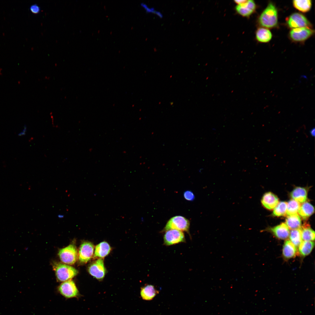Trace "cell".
<instances>
[{"label": "cell", "instance_id": "1", "mask_svg": "<svg viewBox=\"0 0 315 315\" xmlns=\"http://www.w3.org/2000/svg\"><path fill=\"white\" fill-rule=\"evenodd\" d=\"M259 22L262 26L267 28H272L277 26V11L272 3H270L261 13L259 18Z\"/></svg>", "mask_w": 315, "mask_h": 315}, {"label": "cell", "instance_id": "2", "mask_svg": "<svg viewBox=\"0 0 315 315\" xmlns=\"http://www.w3.org/2000/svg\"><path fill=\"white\" fill-rule=\"evenodd\" d=\"M53 268L57 280L60 281L70 280L78 273V270L73 267L61 263H54Z\"/></svg>", "mask_w": 315, "mask_h": 315}, {"label": "cell", "instance_id": "3", "mask_svg": "<svg viewBox=\"0 0 315 315\" xmlns=\"http://www.w3.org/2000/svg\"><path fill=\"white\" fill-rule=\"evenodd\" d=\"M190 222L182 216H176L171 218L167 222L161 232H164L171 229H176L185 232L190 235Z\"/></svg>", "mask_w": 315, "mask_h": 315}, {"label": "cell", "instance_id": "4", "mask_svg": "<svg viewBox=\"0 0 315 315\" xmlns=\"http://www.w3.org/2000/svg\"><path fill=\"white\" fill-rule=\"evenodd\" d=\"M58 254L61 260L68 265L74 264L78 259L77 249L75 245L73 244L60 249Z\"/></svg>", "mask_w": 315, "mask_h": 315}, {"label": "cell", "instance_id": "5", "mask_svg": "<svg viewBox=\"0 0 315 315\" xmlns=\"http://www.w3.org/2000/svg\"><path fill=\"white\" fill-rule=\"evenodd\" d=\"M165 232L163 237L164 245L168 246L186 242L185 236L183 232L176 229H171Z\"/></svg>", "mask_w": 315, "mask_h": 315}, {"label": "cell", "instance_id": "6", "mask_svg": "<svg viewBox=\"0 0 315 315\" xmlns=\"http://www.w3.org/2000/svg\"><path fill=\"white\" fill-rule=\"evenodd\" d=\"M58 290L61 295L66 298H77L79 296L75 283L71 279L61 284L58 287Z\"/></svg>", "mask_w": 315, "mask_h": 315}, {"label": "cell", "instance_id": "7", "mask_svg": "<svg viewBox=\"0 0 315 315\" xmlns=\"http://www.w3.org/2000/svg\"><path fill=\"white\" fill-rule=\"evenodd\" d=\"M94 249L93 244L89 242H83L80 245L78 253V261L80 264L87 263L92 257Z\"/></svg>", "mask_w": 315, "mask_h": 315}, {"label": "cell", "instance_id": "8", "mask_svg": "<svg viewBox=\"0 0 315 315\" xmlns=\"http://www.w3.org/2000/svg\"><path fill=\"white\" fill-rule=\"evenodd\" d=\"M287 24L289 27L292 29L310 28L311 26L310 22L304 15L297 13L290 15L287 19Z\"/></svg>", "mask_w": 315, "mask_h": 315}, {"label": "cell", "instance_id": "9", "mask_svg": "<svg viewBox=\"0 0 315 315\" xmlns=\"http://www.w3.org/2000/svg\"><path fill=\"white\" fill-rule=\"evenodd\" d=\"M88 269L90 275L98 280L102 279L105 276L106 271L102 258H99L90 264Z\"/></svg>", "mask_w": 315, "mask_h": 315}, {"label": "cell", "instance_id": "10", "mask_svg": "<svg viewBox=\"0 0 315 315\" xmlns=\"http://www.w3.org/2000/svg\"><path fill=\"white\" fill-rule=\"evenodd\" d=\"M314 33L310 28L301 27L292 29L290 32L291 38L296 41H304L310 36Z\"/></svg>", "mask_w": 315, "mask_h": 315}, {"label": "cell", "instance_id": "11", "mask_svg": "<svg viewBox=\"0 0 315 315\" xmlns=\"http://www.w3.org/2000/svg\"><path fill=\"white\" fill-rule=\"evenodd\" d=\"M256 8V4L251 0H246L243 4L237 5L235 7L236 10L238 14L246 17L250 16L254 12Z\"/></svg>", "mask_w": 315, "mask_h": 315}, {"label": "cell", "instance_id": "12", "mask_svg": "<svg viewBox=\"0 0 315 315\" xmlns=\"http://www.w3.org/2000/svg\"><path fill=\"white\" fill-rule=\"evenodd\" d=\"M269 230L277 238L280 239H286L289 236V229L285 223L280 224L269 228Z\"/></svg>", "mask_w": 315, "mask_h": 315}, {"label": "cell", "instance_id": "13", "mask_svg": "<svg viewBox=\"0 0 315 315\" xmlns=\"http://www.w3.org/2000/svg\"><path fill=\"white\" fill-rule=\"evenodd\" d=\"M261 202L264 207L270 210L274 209L279 202L277 196L271 192L265 193L263 196Z\"/></svg>", "mask_w": 315, "mask_h": 315}, {"label": "cell", "instance_id": "14", "mask_svg": "<svg viewBox=\"0 0 315 315\" xmlns=\"http://www.w3.org/2000/svg\"><path fill=\"white\" fill-rule=\"evenodd\" d=\"M299 254L297 248L288 239L285 241L282 249V255L285 259L295 257Z\"/></svg>", "mask_w": 315, "mask_h": 315}, {"label": "cell", "instance_id": "15", "mask_svg": "<svg viewBox=\"0 0 315 315\" xmlns=\"http://www.w3.org/2000/svg\"><path fill=\"white\" fill-rule=\"evenodd\" d=\"M158 293L159 291L151 284H147L141 287L140 291L141 297L146 300H152Z\"/></svg>", "mask_w": 315, "mask_h": 315}, {"label": "cell", "instance_id": "16", "mask_svg": "<svg viewBox=\"0 0 315 315\" xmlns=\"http://www.w3.org/2000/svg\"><path fill=\"white\" fill-rule=\"evenodd\" d=\"M307 192L306 188L298 187L291 192L290 196L293 200L299 203H303L307 199Z\"/></svg>", "mask_w": 315, "mask_h": 315}, {"label": "cell", "instance_id": "17", "mask_svg": "<svg viewBox=\"0 0 315 315\" xmlns=\"http://www.w3.org/2000/svg\"><path fill=\"white\" fill-rule=\"evenodd\" d=\"M111 249L110 245L107 242H101L95 247L94 257L102 258L109 254Z\"/></svg>", "mask_w": 315, "mask_h": 315}, {"label": "cell", "instance_id": "18", "mask_svg": "<svg viewBox=\"0 0 315 315\" xmlns=\"http://www.w3.org/2000/svg\"><path fill=\"white\" fill-rule=\"evenodd\" d=\"M314 212L313 206L308 202H305L300 206L298 214L304 220L307 219Z\"/></svg>", "mask_w": 315, "mask_h": 315}, {"label": "cell", "instance_id": "19", "mask_svg": "<svg viewBox=\"0 0 315 315\" xmlns=\"http://www.w3.org/2000/svg\"><path fill=\"white\" fill-rule=\"evenodd\" d=\"M285 224L289 229H298L301 227V219L297 214L287 216L286 219Z\"/></svg>", "mask_w": 315, "mask_h": 315}, {"label": "cell", "instance_id": "20", "mask_svg": "<svg viewBox=\"0 0 315 315\" xmlns=\"http://www.w3.org/2000/svg\"><path fill=\"white\" fill-rule=\"evenodd\" d=\"M314 246L313 241H302L298 246L299 254L302 257H305L309 254Z\"/></svg>", "mask_w": 315, "mask_h": 315}, {"label": "cell", "instance_id": "21", "mask_svg": "<svg viewBox=\"0 0 315 315\" xmlns=\"http://www.w3.org/2000/svg\"><path fill=\"white\" fill-rule=\"evenodd\" d=\"M256 38L259 42L266 43L269 41L272 37L271 32L268 29L264 28H258L256 33Z\"/></svg>", "mask_w": 315, "mask_h": 315}, {"label": "cell", "instance_id": "22", "mask_svg": "<svg viewBox=\"0 0 315 315\" xmlns=\"http://www.w3.org/2000/svg\"><path fill=\"white\" fill-rule=\"evenodd\" d=\"M302 237L303 241H313L315 239V232L308 223H304L301 227Z\"/></svg>", "mask_w": 315, "mask_h": 315}, {"label": "cell", "instance_id": "23", "mask_svg": "<svg viewBox=\"0 0 315 315\" xmlns=\"http://www.w3.org/2000/svg\"><path fill=\"white\" fill-rule=\"evenodd\" d=\"M289 240L297 248L302 241V230L300 228L292 230L290 232Z\"/></svg>", "mask_w": 315, "mask_h": 315}, {"label": "cell", "instance_id": "24", "mask_svg": "<svg viewBox=\"0 0 315 315\" xmlns=\"http://www.w3.org/2000/svg\"><path fill=\"white\" fill-rule=\"evenodd\" d=\"M294 7L299 11L303 12H306L310 9L312 6V2L310 0H295L293 1Z\"/></svg>", "mask_w": 315, "mask_h": 315}, {"label": "cell", "instance_id": "25", "mask_svg": "<svg viewBox=\"0 0 315 315\" xmlns=\"http://www.w3.org/2000/svg\"><path fill=\"white\" fill-rule=\"evenodd\" d=\"M300 204L293 200H289L287 203L286 215H291L297 214L300 209Z\"/></svg>", "mask_w": 315, "mask_h": 315}, {"label": "cell", "instance_id": "26", "mask_svg": "<svg viewBox=\"0 0 315 315\" xmlns=\"http://www.w3.org/2000/svg\"><path fill=\"white\" fill-rule=\"evenodd\" d=\"M287 203L284 201L280 202L274 208L272 215L275 216H284L286 215Z\"/></svg>", "mask_w": 315, "mask_h": 315}, {"label": "cell", "instance_id": "27", "mask_svg": "<svg viewBox=\"0 0 315 315\" xmlns=\"http://www.w3.org/2000/svg\"><path fill=\"white\" fill-rule=\"evenodd\" d=\"M140 5L145 10L147 13H152L155 14L160 18L163 17L162 14L160 12L155 10L154 8H149L146 4L144 3H141Z\"/></svg>", "mask_w": 315, "mask_h": 315}, {"label": "cell", "instance_id": "28", "mask_svg": "<svg viewBox=\"0 0 315 315\" xmlns=\"http://www.w3.org/2000/svg\"><path fill=\"white\" fill-rule=\"evenodd\" d=\"M183 197L186 200L189 201H193L195 198V196L192 192L187 190L183 193Z\"/></svg>", "mask_w": 315, "mask_h": 315}, {"label": "cell", "instance_id": "29", "mask_svg": "<svg viewBox=\"0 0 315 315\" xmlns=\"http://www.w3.org/2000/svg\"><path fill=\"white\" fill-rule=\"evenodd\" d=\"M31 11L34 13L36 14L40 11V8L38 5L34 4L32 5L30 8Z\"/></svg>", "mask_w": 315, "mask_h": 315}, {"label": "cell", "instance_id": "30", "mask_svg": "<svg viewBox=\"0 0 315 315\" xmlns=\"http://www.w3.org/2000/svg\"><path fill=\"white\" fill-rule=\"evenodd\" d=\"M24 129L22 131L18 134V136H21L22 135H24L25 134V132L27 130V127L26 125H25L24 127Z\"/></svg>", "mask_w": 315, "mask_h": 315}, {"label": "cell", "instance_id": "31", "mask_svg": "<svg viewBox=\"0 0 315 315\" xmlns=\"http://www.w3.org/2000/svg\"><path fill=\"white\" fill-rule=\"evenodd\" d=\"M315 128H313L311 129L310 131V134L312 136H314L315 135Z\"/></svg>", "mask_w": 315, "mask_h": 315}, {"label": "cell", "instance_id": "32", "mask_svg": "<svg viewBox=\"0 0 315 315\" xmlns=\"http://www.w3.org/2000/svg\"><path fill=\"white\" fill-rule=\"evenodd\" d=\"M63 217H64L62 215H58V217L59 218H62Z\"/></svg>", "mask_w": 315, "mask_h": 315}, {"label": "cell", "instance_id": "33", "mask_svg": "<svg viewBox=\"0 0 315 315\" xmlns=\"http://www.w3.org/2000/svg\"><path fill=\"white\" fill-rule=\"evenodd\" d=\"M1 70H2V69H1V68H0V74H2L1 73Z\"/></svg>", "mask_w": 315, "mask_h": 315}]
</instances>
